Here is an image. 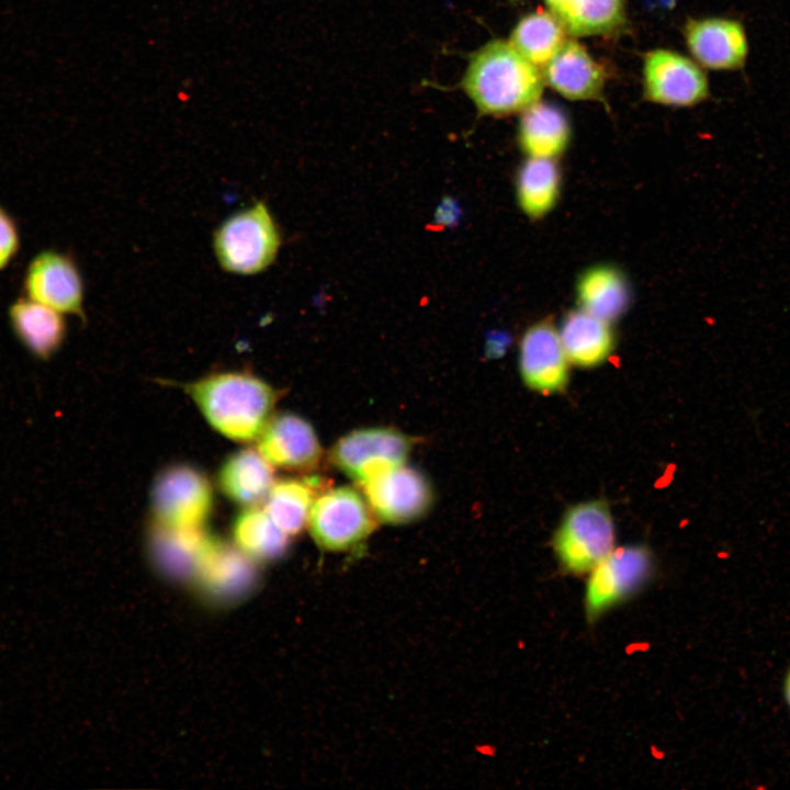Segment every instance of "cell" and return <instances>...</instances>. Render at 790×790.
I'll use <instances>...</instances> for the list:
<instances>
[{
	"label": "cell",
	"mask_w": 790,
	"mask_h": 790,
	"mask_svg": "<svg viewBox=\"0 0 790 790\" xmlns=\"http://www.w3.org/2000/svg\"><path fill=\"white\" fill-rule=\"evenodd\" d=\"M544 79L539 67L508 41L495 40L470 58L462 86L479 113L506 116L540 101Z\"/></svg>",
	"instance_id": "6da1fadb"
},
{
	"label": "cell",
	"mask_w": 790,
	"mask_h": 790,
	"mask_svg": "<svg viewBox=\"0 0 790 790\" xmlns=\"http://www.w3.org/2000/svg\"><path fill=\"white\" fill-rule=\"evenodd\" d=\"M205 420L227 439L256 441L273 416L275 390L246 372H222L185 385Z\"/></svg>",
	"instance_id": "7a4b0ae2"
},
{
	"label": "cell",
	"mask_w": 790,
	"mask_h": 790,
	"mask_svg": "<svg viewBox=\"0 0 790 790\" xmlns=\"http://www.w3.org/2000/svg\"><path fill=\"white\" fill-rule=\"evenodd\" d=\"M280 233L262 201L228 216L214 232L213 250L223 270L238 275H255L275 259Z\"/></svg>",
	"instance_id": "3957f363"
},
{
	"label": "cell",
	"mask_w": 790,
	"mask_h": 790,
	"mask_svg": "<svg viewBox=\"0 0 790 790\" xmlns=\"http://www.w3.org/2000/svg\"><path fill=\"white\" fill-rule=\"evenodd\" d=\"M376 520L362 493L340 486L317 495L307 527L320 549L340 552L364 541Z\"/></svg>",
	"instance_id": "277c9868"
},
{
	"label": "cell",
	"mask_w": 790,
	"mask_h": 790,
	"mask_svg": "<svg viewBox=\"0 0 790 790\" xmlns=\"http://www.w3.org/2000/svg\"><path fill=\"white\" fill-rule=\"evenodd\" d=\"M613 545V521L603 501L584 503L568 510L553 542L564 569L576 575L590 573Z\"/></svg>",
	"instance_id": "5b68a950"
},
{
	"label": "cell",
	"mask_w": 790,
	"mask_h": 790,
	"mask_svg": "<svg viewBox=\"0 0 790 790\" xmlns=\"http://www.w3.org/2000/svg\"><path fill=\"white\" fill-rule=\"evenodd\" d=\"M155 523L171 529H204L213 509L212 486L189 465L162 471L151 489Z\"/></svg>",
	"instance_id": "8992f818"
},
{
	"label": "cell",
	"mask_w": 790,
	"mask_h": 790,
	"mask_svg": "<svg viewBox=\"0 0 790 790\" xmlns=\"http://www.w3.org/2000/svg\"><path fill=\"white\" fill-rule=\"evenodd\" d=\"M359 486L376 519L388 524L421 518L433 500L427 477L405 463L381 467Z\"/></svg>",
	"instance_id": "52a82bcc"
},
{
	"label": "cell",
	"mask_w": 790,
	"mask_h": 790,
	"mask_svg": "<svg viewBox=\"0 0 790 790\" xmlns=\"http://www.w3.org/2000/svg\"><path fill=\"white\" fill-rule=\"evenodd\" d=\"M652 572L653 561L646 548L630 545L612 550L590 571L585 591L587 620L594 622L634 595L647 583Z\"/></svg>",
	"instance_id": "ba28073f"
},
{
	"label": "cell",
	"mask_w": 790,
	"mask_h": 790,
	"mask_svg": "<svg viewBox=\"0 0 790 790\" xmlns=\"http://www.w3.org/2000/svg\"><path fill=\"white\" fill-rule=\"evenodd\" d=\"M413 445V439L396 429L363 428L337 440L328 458L334 466L359 484L381 467L405 463Z\"/></svg>",
	"instance_id": "9c48e42d"
},
{
	"label": "cell",
	"mask_w": 790,
	"mask_h": 790,
	"mask_svg": "<svg viewBox=\"0 0 790 790\" xmlns=\"http://www.w3.org/2000/svg\"><path fill=\"white\" fill-rule=\"evenodd\" d=\"M24 296L63 314L84 317V287L71 256L53 249L36 253L22 279Z\"/></svg>",
	"instance_id": "30bf717a"
},
{
	"label": "cell",
	"mask_w": 790,
	"mask_h": 790,
	"mask_svg": "<svg viewBox=\"0 0 790 790\" xmlns=\"http://www.w3.org/2000/svg\"><path fill=\"white\" fill-rule=\"evenodd\" d=\"M644 98L673 106H692L709 97L704 71L689 58L669 49L646 54L643 66Z\"/></svg>",
	"instance_id": "8fae6325"
},
{
	"label": "cell",
	"mask_w": 790,
	"mask_h": 790,
	"mask_svg": "<svg viewBox=\"0 0 790 790\" xmlns=\"http://www.w3.org/2000/svg\"><path fill=\"white\" fill-rule=\"evenodd\" d=\"M256 441L257 449L268 462L285 471H314L323 458L314 428L292 413L273 415Z\"/></svg>",
	"instance_id": "7c38bea8"
},
{
	"label": "cell",
	"mask_w": 790,
	"mask_h": 790,
	"mask_svg": "<svg viewBox=\"0 0 790 790\" xmlns=\"http://www.w3.org/2000/svg\"><path fill=\"white\" fill-rule=\"evenodd\" d=\"M693 58L712 70H738L746 64L749 46L744 24L731 18L689 19L684 27Z\"/></svg>",
	"instance_id": "4fadbf2b"
},
{
	"label": "cell",
	"mask_w": 790,
	"mask_h": 790,
	"mask_svg": "<svg viewBox=\"0 0 790 790\" xmlns=\"http://www.w3.org/2000/svg\"><path fill=\"white\" fill-rule=\"evenodd\" d=\"M258 563L234 543L217 540L193 583L214 606H232L248 597L257 586Z\"/></svg>",
	"instance_id": "5bb4252c"
},
{
	"label": "cell",
	"mask_w": 790,
	"mask_h": 790,
	"mask_svg": "<svg viewBox=\"0 0 790 790\" xmlns=\"http://www.w3.org/2000/svg\"><path fill=\"white\" fill-rule=\"evenodd\" d=\"M218 539L205 529H171L155 523L150 553L157 568L171 579L193 584Z\"/></svg>",
	"instance_id": "9a60e30c"
},
{
	"label": "cell",
	"mask_w": 790,
	"mask_h": 790,
	"mask_svg": "<svg viewBox=\"0 0 790 790\" xmlns=\"http://www.w3.org/2000/svg\"><path fill=\"white\" fill-rule=\"evenodd\" d=\"M519 359L522 379L530 388L552 393L566 385L568 359L560 332L552 323L542 320L527 329Z\"/></svg>",
	"instance_id": "2e32d148"
},
{
	"label": "cell",
	"mask_w": 790,
	"mask_h": 790,
	"mask_svg": "<svg viewBox=\"0 0 790 790\" xmlns=\"http://www.w3.org/2000/svg\"><path fill=\"white\" fill-rule=\"evenodd\" d=\"M544 82L568 100H602L606 67L578 42L567 40L543 67Z\"/></svg>",
	"instance_id": "e0dca14e"
},
{
	"label": "cell",
	"mask_w": 790,
	"mask_h": 790,
	"mask_svg": "<svg viewBox=\"0 0 790 790\" xmlns=\"http://www.w3.org/2000/svg\"><path fill=\"white\" fill-rule=\"evenodd\" d=\"M8 316L18 340L35 358L48 360L60 349L66 337L63 313L23 296L10 304Z\"/></svg>",
	"instance_id": "ac0fdd59"
},
{
	"label": "cell",
	"mask_w": 790,
	"mask_h": 790,
	"mask_svg": "<svg viewBox=\"0 0 790 790\" xmlns=\"http://www.w3.org/2000/svg\"><path fill=\"white\" fill-rule=\"evenodd\" d=\"M274 482L273 466L257 448L233 453L217 474L221 492L245 508L262 505Z\"/></svg>",
	"instance_id": "d6986e66"
},
{
	"label": "cell",
	"mask_w": 790,
	"mask_h": 790,
	"mask_svg": "<svg viewBox=\"0 0 790 790\" xmlns=\"http://www.w3.org/2000/svg\"><path fill=\"white\" fill-rule=\"evenodd\" d=\"M571 128L555 105L538 101L522 112L518 139L528 157L554 159L567 147Z\"/></svg>",
	"instance_id": "ffe728a7"
},
{
	"label": "cell",
	"mask_w": 790,
	"mask_h": 790,
	"mask_svg": "<svg viewBox=\"0 0 790 790\" xmlns=\"http://www.w3.org/2000/svg\"><path fill=\"white\" fill-rule=\"evenodd\" d=\"M321 486L318 477L275 481L261 506L278 527L294 537L307 527L314 501L324 490Z\"/></svg>",
	"instance_id": "44dd1931"
},
{
	"label": "cell",
	"mask_w": 790,
	"mask_h": 790,
	"mask_svg": "<svg viewBox=\"0 0 790 790\" xmlns=\"http://www.w3.org/2000/svg\"><path fill=\"white\" fill-rule=\"evenodd\" d=\"M558 332L568 361L579 366L601 363L613 348L610 323L580 308L565 317Z\"/></svg>",
	"instance_id": "7402d4cb"
},
{
	"label": "cell",
	"mask_w": 790,
	"mask_h": 790,
	"mask_svg": "<svg viewBox=\"0 0 790 790\" xmlns=\"http://www.w3.org/2000/svg\"><path fill=\"white\" fill-rule=\"evenodd\" d=\"M574 36L607 35L625 22V0H544Z\"/></svg>",
	"instance_id": "603a6c76"
},
{
	"label": "cell",
	"mask_w": 790,
	"mask_h": 790,
	"mask_svg": "<svg viewBox=\"0 0 790 790\" xmlns=\"http://www.w3.org/2000/svg\"><path fill=\"white\" fill-rule=\"evenodd\" d=\"M232 533L234 544L258 564L280 558L291 539L261 505L246 507L236 517Z\"/></svg>",
	"instance_id": "cb8c5ba5"
},
{
	"label": "cell",
	"mask_w": 790,
	"mask_h": 790,
	"mask_svg": "<svg viewBox=\"0 0 790 790\" xmlns=\"http://www.w3.org/2000/svg\"><path fill=\"white\" fill-rule=\"evenodd\" d=\"M577 300L580 309L611 323L628 307V283L623 274L612 267H594L580 275Z\"/></svg>",
	"instance_id": "d4e9b609"
},
{
	"label": "cell",
	"mask_w": 790,
	"mask_h": 790,
	"mask_svg": "<svg viewBox=\"0 0 790 790\" xmlns=\"http://www.w3.org/2000/svg\"><path fill=\"white\" fill-rule=\"evenodd\" d=\"M567 33L555 14L539 10L518 22L509 42L530 63L542 68L568 40Z\"/></svg>",
	"instance_id": "484cf974"
},
{
	"label": "cell",
	"mask_w": 790,
	"mask_h": 790,
	"mask_svg": "<svg viewBox=\"0 0 790 790\" xmlns=\"http://www.w3.org/2000/svg\"><path fill=\"white\" fill-rule=\"evenodd\" d=\"M560 185L561 174L554 159L529 157L518 174L519 206L531 218L543 217L555 205Z\"/></svg>",
	"instance_id": "4316f807"
},
{
	"label": "cell",
	"mask_w": 790,
	"mask_h": 790,
	"mask_svg": "<svg viewBox=\"0 0 790 790\" xmlns=\"http://www.w3.org/2000/svg\"><path fill=\"white\" fill-rule=\"evenodd\" d=\"M20 246L19 226L14 217L0 204V271L10 266Z\"/></svg>",
	"instance_id": "83f0119b"
},
{
	"label": "cell",
	"mask_w": 790,
	"mask_h": 790,
	"mask_svg": "<svg viewBox=\"0 0 790 790\" xmlns=\"http://www.w3.org/2000/svg\"><path fill=\"white\" fill-rule=\"evenodd\" d=\"M785 693H786L787 701L790 704V673L786 679Z\"/></svg>",
	"instance_id": "f1b7e54d"
}]
</instances>
